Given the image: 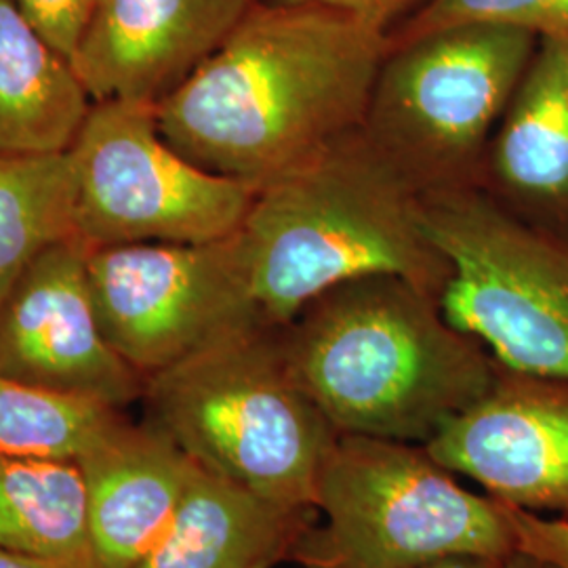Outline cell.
Listing matches in <instances>:
<instances>
[{"instance_id":"cell-12","label":"cell","mask_w":568,"mask_h":568,"mask_svg":"<svg viewBox=\"0 0 568 568\" xmlns=\"http://www.w3.org/2000/svg\"><path fill=\"white\" fill-rule=\"evenodd\" d=\"M260 0H100L74 55L93 102L156 105L178 91Z\"/></svg>"},{"instance_id":"cell-13","label":"cell","mask_w":568,"mask_h":568,"mask_svg":"<svg viewBox=\"0 0 568 568\" xmlns=\"http://www.w3.org/2000/svg\"><path fill=\"white\" fill-rule=\"evenodd\" d=\"M98 568H135L171 527L196 464L159 427L124 417L77 462Z\"/></svg>"},{"instance_id":"cell-23","label":"cell","mask_w":568,"mask_h":568,"mask_svg":"<svg viewBox=\"0 0 568 568\" xmlns=\"http://www.w3.org/2000/svg\"><path fill=\"white\" fill-rule=\"evenodd\" d=\"M278 2H316L333 9H342L371 23L373 28L389 34L396 26L419 11L427 0H278Z\"/></svg>"},{"instance_id":"cell-19","label":"cell","mask_w":568,"mask_h":568,"mask_svg":"<svg viewBox=\"0 0 568 568\" xmlns=\"http://www.w3.org/2000/svg\"><path fill=\"white\" fill-rule=\"evenodd\" d=\"M114 406L0 377V455L79 462L124 419Z\"/></svg>"},{"instance_id":"cell-25","label":"cell","mask_w":568,"mask_h":568,"mask_svg":"<svg viewBox=\"0 0 568 568\" xmlns=\"http://www.w3.org/2000/svg\"><path fill=\"white\" fill-rule=\"evenodd\" d=\"M0 568H84L58 560H44L34 556H20V554H7L0 551Z\"/></svg>"},{"instance_id":"cell-22","label":"cell","mask_w":568,"mask_h":568,"mask_svg":"<svg viewBox=\"0 0 568 568\" xmlns=\"http://www.w3.org/2000/svg\"><path fill=\"white\" fill-rule=\"evenodd\" d=\"M516 551L535 556L558 568H568L567 518H541L535 511L504 504Z\"/></svg>"},{"instance_id":"cell-8","label":"cell","mask_w":568,"mask_h":568,"mask_svg":"<svg viewBox=\"0 0 568 568\" xmlns=\"http://www.w3.org/2000/svg\"><path fill=\"white\" fill-rule=\"evenodd\" d=\"M72 154L77 234L91 248L217 241L243 225L257 194L190 163L164 140L148 103H93Z\"/></svg>"},{"instance_id":"cell-24","label":"cell","mask_w":568,"mask_h":568,"mask_svg":"<svg viewBox=\"0 0 568 568\" xmlns=\"http://www.w3.org/2000/svg\"><path fill=\"white\" fill-rule=\"evenodd\" d=\"M419 568H508V558H480V556H453L429 562Z\"/></svg>"},{"instance_id":"cell-14","label":"cell","mask_w":568,"mask_h":568,"mask_svg":"<svg viewBox=\"0 0 568 568\" xmlns=\"http://www.w3.org/2000/svg\"><path fill=\"white\" fill-rule=\"evenodd\" d=\"M316 514L267 501L196 466L171 527L135 568L274 567L288 560Z\"/></svg>"},{"instance_id":"cell-3","label":"cell","mask_w":568,"mask_h":568,"mask_svg":"<svg viewBox=\"0 0 568 568\" xmlns=\"http://www.w3.org/2000/svg\"><path fill=\"white\" fill-rule=\"evenodd\" d=\"M260 318L283 326L335 284L396 274L443 295L422 194L354 131L257 190L241 225Z\"/></svg>"},{"instance_id":"cell-6","label":"cell","mask_w":568,"mask_h":568,"mask_svg":"<svg viewBox=\"0 0 568 568\" xmlns=\"http://www.w3.org/2000/svg\"><path fill=\"white\" fill-rule=\"evenodd\" d=\"M314 523L288 560L304 568H419L453 556L509 558L501 501L462 487L424 445L342 434L321 467Z\"/></svg>"},{"instance_id":"cell-28","label":"cell","mask_w":568,"mask_h":568,"mask_svg":"<svg viewBox=\"0 0 568 568\" xmlns=\"http://www.w3.org/2000/svg\"><path fill=\"white\" fill-rule=\"evenodd\" d=\"M98 2H100V0H98Z\"/></svg>"},{"instance_id":"cell-21","label":"cell","mask_w":568,"mask_h":568,"mask_svg":"<svg viewBox=\"0 0 568 568\" xmlns=\"http://www.w3.org/2000/svg\"><path fill=\"white\" fill-rule=\"evenodd\" d=\"M65 58L74 60L98 0H11Z\"/></svg>"},{"instance_id":"cell-27","label":"cell","mask_w":568,"mask_h":568,"mask_svg":"<svg viewBox=\"0 0 568 568\" xmlns=\"http://www.w3.org/2000/svg\"><path fill=\"white\" fill-rule=\"evenodd\" d=\"M257 568H272V567H267V565H264V567H257Z\"/></svg>"},{"instance_id":"cell-18","label":"cell","mask_w":568,"mask_h":568,"mask_svg":"<svg viewBox=\"0 0 568 568\" xmlns=\"http://www.w3.org/2000/svg\"><path fill=\"white\" fill-rule=\"evenodd\" d=\"M79 175L63 154H0V305L49 246L77 234Z\"/></svg>"},{"instance_id":"cell-20","label":"cell","mask_w":568,"mask_h":568,"mask_svg":"<svg viewBox=\"0 0 568 568\" xmlns=\"http://www.w3.org/2000/svg\"><path fill=\"white\" fill-rule=\"evenodd\" d=\"M488 21L532 32L568 44V0H427L408 20L396 26L387 42L406 41L445 26Z\"/></svg>"},{"instance_id":"cell-4","label":"cell","mask_w":568,"mask_h":568,"mask_svg":"<svg viewBox=\"0 0 568 568\" xmlns=\"http://www.w3.org/2000/svg\"><path fill=\"white\" fill-rule=\"evenodd\" d=\"M142 405L204 471L288 508H314L342 436L295 382L278 326H244L145 377Z\"/></svg>"},{"instance_id":"cell-11","label":"cell","mask_w":568,"mask_h":568,"mask_svg":"<svg viewBox=\"0 0 568 568\" xmlns=\"http://www.w3.org/2000/svg\"><path fill=\"white\" fill-rule=\"evenodd\" d=\"M497 501L568 520V382L499 366L487 396L426 445Z\"/></svg>"},{"instance_id":"cell-17","label":"cell","mask_w":568,"mask_h":568,"mask_svg":"<svg viewBox=\"0 0 568 568\" xmlns=\"http://www.w3.org/2000/svg\"><path fill=\"white\" fill-rule=\"evenodd\" d=\"M0 551L98 568L79 464L0 455Z\"/></svg>"},{"instance_id":"cell-15","label":"cell","mask_w":568,"mask_h":568,"mask_svg":"<svg viewBox=\"0 0 568 568\" xmlns=\"http://www.w3.org/2000/svg\"><path fill=\"white\" fill-rule=\"evenodd\" d=\"M501 203L568 215V44L541 39L488 150Z\"/></svg>"},{"instance_id":"cell-7","label":"cell","mask_w":568,"mask_h":568,"mask_svg":"<svg viewBox=\"0 0 568 568\" xmlns=\"http://www.w3.org/2000/svg\"><path fill=\"white\" fill-rule=\"evenodd\" d=\"M422 215L450 267L448 323L508 371L568 382V244L483 185L426 194Z\"/></svg>"},{"instance_id":"cell-10","label":"cell","mask_w":568,"mask_h":568,"mask_svg":"<svg viewBox=\"0 0 568 568\" xmlns=\"http://www.w3.org/2000/svg\"><path fill=\"white\" fill-rule=\"evenodd\" d=\"M81 236L49 246L0 305V377L114 408L142 403L145 377L108 344Z\"/></svg>"},{"instance_id":"cell-9","label":"cell","mask_w":568,"mask_h":568,"mask_svg":"<svg viewBox=\"0 0 568 568\" xmlns=\"http://www.w3.org/2000/svg\"><path fill=\"white\" fill-rule=\"evenodd\" d=\"M87 274L103 337L143 377L264 325L241 227L209 243L91 248Z\"/></svg>"},{"instance_id":"cell-5","label":"cell","mask_w":568,"mask_h":568,"mask_svg":"<svg viewBox=\"0 0 568 568\" xmlns=\"http://www.w3.org/2000/svg\"><path fill=\"white\" fill-rule=\"evenodd\" d=\"M539 37L467 21L387 42L363 135L422 196L485 182L488 150Z\"/></svg>"},{"instance_id":"cell-1","label":"cell","mask_w":568,"mask_h":568,"mask_svg":"<svg viewBox=\"0 0 568 568\" xmlns=\"http://www.w3.org/2000/svg\"><path fill=\"white\" fill-rule=\"evenodd\" d=\"M386 53V32L342 9L260 0L156 124L190 163L260 190L363 126Z\"/></svg>"},{"instance_id":"cell-26","label":"cell","mask_w":568,"mask_h":568,"mask_svg":"<svg viewBox=\"0 0 568 568\" xmlns=\"http://www.w3.org/2000/svg\"><path fill=\"white\" fill-rule=\"evenodd\" d=\"M508 568H558L554 567V565H549L546 560H539V558H535V556H528V554H523V551H516L514 556H509L508 558Z\"/></svg>"},{"instance_id":"cell-16","label":"cell","mask_w":568,"mask_h":568,"mask_svg":"<svg viewBox=\"0 0 568 568\" xmlns=\"http://www.w3.org/2000/svg\"><path fill=\"white\" fill-rule=\"evenodd\" d=\"M91 105L74 61L11 0H0V154L70 152Z\"/></svg>"},{"instance_id":"cell-2","label":"cell","mask_w":568,"mask_h":568,"mask_svg":"<svg viewBox=\"0 0 568 568\" xmlns=\"http://www.w3.org/2000/svg\"><path fill=\"white\" fill-rule=\"evenodd\" d=\"M286 365L339 434L424 445L487 396L499 365L396 274L335 284L278 326Z\"/></svg>"}]
</instances>
